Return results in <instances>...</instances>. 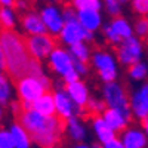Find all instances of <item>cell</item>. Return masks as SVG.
I'll return each instance as SVG.
<instances>
[{
  "instance_id": "6da1fadb",
  "label": "cell",
  "mask_w": 148,
  "mask_h": 148,
  "mask_svg": "<svg viewBox=\"0 0 148 148\" xmlns=\"http://www.w3.org/2000/svg\"><path fill=\"white\" fill-rule=\"evenodd\" d=\"M14 111L18 116V123L27 130L30 138L42 148H52L55 147L67 127L68 121L59 119L58 116L45 117L37 111L24 110L21 102L14 104Z\"/></svg>"
},
{
  "instance_id": "7a4b0ae2",
  "label": "cell",
  "mask_w": 148,
  "mask_h": 148,
  "mask_svg": "<svg viewBox=\"0 0 148 148\" xmlns=\"http://www.w3.org/2000/svg\"><path fill=\"white\" fill-rule=\"evenodd\" d=\"M0 42H2L5 56V70L9 74V77L15 83H18L21 79L30 74V67L34 59L28 53L25 37L14 30H2Z\"/></svg>"
},
{
  "instance_id": "3957f363",
  "label": "cell",
  "mask_w": 148,
  "mask_h": 148,
  "mask_svg": "<svg viewBox=\"0 0 148 148\" xmlns=\"http://www.w3.org/2000/svg\"><path fill=\"white\" fill-rule=\"evenodd\" d=\"M15 84H16L18 95L21 98V102H27V104H33L40 96L47 93L49 89H51V82H49V79L46 76L42 79L27 76Z\"/></svg>"
},
{
  "instance_id": "277c9868",
  "label": "cell",
  "mask_w": 148,
  "mask_h": 148,
  "mask_svg": "<svg viewBox=\"0 0 148 148\" xmlns=\"http://www.w3.org/2000/svg\"><path fill=\"white\" fill-rule=\"evenodd\" d=\"M25 45H27L28 53L31 55V58H34L39 62H40V59L51 56V53L58 47L55 37L51 34L28 36L25 37Z\"/></svg>"
},
{
  "instance_id": "5b68a950",
  "label": "cell",
  "mask_w": 148,
  "mask_h": 148,
  "mask_svg": "<svg viewBox=\"0 0 148 148\" xmlns=\"http://www.w3.org/2000/svg\"><path fill=\"white\" fill-rule=\"evenodd\" d=\"M104 98L105 102L117 111L125 116L127 119V121H130V102L126 90L121 88L117 83H108L104 88Z\"/></svg>"
},
{
  "instance_id": "8992f818",
  "label": "cell",
  "mask_w": 148,
  "mask_h": 148,
  "mask_svg": "<svg viewBox=\"0 0 148 148\" xmlns=\"http://www.w3.org/2000/svg\"><path fill=\"white\" fill-rule=\"evenodd\" d=\"M93 65L98 70L99 77L108 84V83H114L116 76H117V70L114 59L108 52L105 51H96L93 55Z\"/></svg>"
},
{
  "instance_id": "52a82bcc",
  "label": "cell",
  "mask_w": 148,
  "mask_h": 148,
  "mask_svg": "<svg viewBox=\"0 0 148 148\" xmlns=\"http://www.w3.org/2000/svg\"><path fill=\"white\" fill-rule=\"evenodd\" d=\"M117 56L119 61L125 65H135L139 62V58H141V43L130 37L127 40H123L121 45L117 47Z\"/></svg>"
},
{
  "instance_id": "ba28073f",
  "label": "cell",
  "mask_w": 148,
  "mask_h": 148,
  "mask_svg": "<svg viewBox=\"0 0 148 148\" xmlns=\"http://www.w3.org/2000/svg\"><path fill=\"white\" fill-rule=\"evenodd\" d=\"M61 39L64 43L73 46L76 43H82L83 40H90L92 33L84 30L79 21H73V22H65L62 31H61Z\"/></svg>"
},
{
  "instance_id": "9c48e42d",
  "label": "cell",
  "mask_w": 148,
  "mask_h": 148,
  "mask_svg": "<svg viewBox=\"0 0 148 148\" xmlns=\"http://www.w3.org/2000/svg\"><path fill=\"white\" fill-rule=\"evenodd\" d=\"M49 64H51V68L59 74H68L70 71L74 70V59L73 56H70L68 52H65L64 49L56 47L55 51L51 53L49 56Z\"/></svg>"
},
{
  "instance_id": "30bf717a",
  "label": "cell",
  "mask_w": 148,
  "mask_h": 148,
  "mask_svg": "<svg viewBox=\"0 0 148 148\" xmlns=\"http://www.w3.org/2000/svg\"><path fill=\"white\" fill-rule=\"evenodd\" d=\"M40 16L45 22V25L47 28V31L51 33L52 36L53 34H61L65 22H64V18L62 15L59 14V10L56 6H45L40 12Z\"/></svg>"
},
{
  "instance_id": "8fae6325",
  "label": "cell",
  "mask_w": 148,
  "mask_h": 148,
  "mask_svg": "<svg viewBox=\"0 0 148 148\" xmlns=\"http://www.w3.org/2000/svg\"><path fill=\"white\" fill-rule=\"evenodd\" d=\"M21 24H22L24 30L30 36H42V34H46V31H47L40 14H37L34 10L25 12L21 16Z\"/></svg>"
},
{
  "instance_id": "7c38bea8",
  "label": "cell",
  "mask_w": 148,
  "mask_h": 148,
  "mask_svg": "<svg viewBox=\"0 0 148 148\" xmlns=\"http://www.w3.org/2000/svg\"><path fill=\"white\" fill-rule=\"evenodd\" d=\"M55 107H56V116L59 119H62L68 121L70 119L74 117V105L71 101V98L65 90H58L55 95Z\"/></svg>"
},
{
  "instance_id": "4fadbf2b",
  "label": "cell",
  "mask_w": 148,
  "mask_h": 148,
  "mask_svg": "<svg viewBox=\"0 0 148 148\" xmlns=\"http://www.w3.org/2000/svg\"><path fill=\"white\" fill-rule=\"evenodd\" d=\"M130 107L135 116H138L142 120L148 119V83L142 86V89L138 93L133 95Z\"/></svg>"
},
{
  "instance_id": "5bb4252c",
  "label": "cell",
  "mask_w": 148,
  "mask_h": 148,
  "mask_svg": "<svg viewBox=\"0 0 148 148\" xmlns=\"http://www.w3.org/2000/svg\"><path fill=\"white\" fill-rule=\"evenodd\" d=\"M65 92L71 98V101L76 104L77 107H80V108L86 107V104H88V101H89V98H88V89H86V86L82 82L67 84L65 86Z\"/></svg>"
},
{
  "instance_id": "9a60e30c",
  "label": "cell",
  "mask_w": 148,
  "mask_h": 148,
  "mask_svg": "<svg viewBox=\"0 0 148 148\" xmlns=\"http://www.w3.org/2000/svg\"><path fill=\"white\" fill-rule=\"evenodd\" d=\"M33 110L37 111L39 114L45 117H53L56 113V107H55V96L52 93H45L40 96L37 101L33 102Z\"/></svg>"
},
{
  "instance_id": "2e32d148",
  "label": "cell",
  "mask_w": 148,
  "mask_h": 148,
  "mask_svg": "<svg viewBox=\"0 0 148 148\" xmlns=\"http://www.w3.org/2000/svg\"><path fill=\"white\" fill-rule=\"evenodd\" d=\"M121 139H123L121 142L125 145V148H145L147 145L145 135L136 129H129L126 132H123Z\"/></svg>"
},
{
  "instance_id": "e0dca14e",
  "label": "cell",
  "mask_w": 148,
  "mask_h": 148,
  "mask_svg": "<svg viewBox=\"0 0 148 148\" xmlns=\"http://www.w3.org/2000/svg\"><path fill=\"white\" fill-rule=\"evenodd\" d=\"M77 19L80 22V25L84 30H88L89 33L96 30L98 27L101 25V15H99V12H95V10L77 12Z\"/></svg>"
},
{
  "instance_id": "ac0fdd59",
  "label": "cell",
  "mask_w": 148,
  "mask_h": 148,
  "mask_svg": "<svg viewBox=\"0 0 148 148\" xmlns=\"http://www.w3.org/2000/svg\"><path fill=\"white\" fill-rule=\"evenodd\" d=\"M104 120L113 130H123L127 125V119L114 108H108L104 111Z\"/></svg>"
},
{
  "instance_id": "d6986e66",
  "label": "cell",
  "mask_w": 148,
  "mask_h": 148,
  "mask_svg": "<svg viewBox=\"0 0 148 148\" xmlns=\"http://www.w3.org/2000/svg\"><path fill=\"white\" fill-rule=\"evenodd\" d=\"M92 123H93V129H95V132H96V135H98V138H99L101 142L107 144V142H110L111 139H116L114 130L107 125L105 120H104L101 116L93 117V119H92Z\"/></svg>"
},
{
  "instance_id": "ffe728a7",
  "label": "cell",
  "mask_w": 148,
  "mask_h": 148,
  "mask_svg": "<svg viewBox=\"0 0 148 148\" xmlns=\"http://www.w3.org/2000/svg\"><path fill=\"white\" fill-rule=\"evenodd\" d=\"M10 133L15 141V148H30V135L18 121L12 125Z\"/></svg>"
},
{
  "instance_id": "44dd1931",
  "label": "cell",
  "mask_w": 148,
  "mask_h": 148,
  "mask_svg": "<svg viewBox=\"0 0 148 148\" xmlns=\"http://www.w3.org/2000/svg\"><path fill=\"white\" fill-rule=\"evenodd\" d=\"M110 27L113 28V31L120 37L121 40H127L132 37V28L130 25L127 24L126 19H123V18H114L113 22L110 24Z\"/></svg>"
},
{
  "instance_id": "7402d4cb",
  "label": "cell",
  "mask_w": 148,
  "mask_h": 148,
  "mask_svg": "<svg viewBox=\"0 0 148 148\" xmlns=\"http://www.w3.org/2000/svg\"><path fill=\"white\" fill-rule=\"evenodd\" d=\"M15 25V12L12 8H5L0 5V31L12 30Z\"/></svg>"
},
{
  "instance_id": "603a6c76",
  "label": "cell",
  "mask_w": 148,
  "mask_h": 148,
  "mask_svg": "<svg viewBox=\"0 0 148 148\" xmlns=\"http://www.w3.org/2000/svg\"><path fill=\"white\" fill-rule=\"evenodd\" d=\"M70 51H71L73 59L79 61V62H83V64H88V61H89V49L83 42L73 45L70 47Z\"/></svg>"
},
{
  "instance_id": "cb8c5ba5",
  "label": "cell",
  "mask_w": 148,
  "mask_h": 148,
  "mask_svg": "<svg viewBox=\"0 0 148 148\" xmlns=\"http://www.w3.org/2000/svg\"><path fill=\"white\" fill-rule=\"evenodd\" d=\"M67 129H68V133H70V136L73 139H76V141H83L84 139V127L80 125L76 117L68 120Z\"/></svg>"
},
{
  "instance_id": "d4e9b609",
  "label": "cell",
  "mask_w": 148,
  "mask_h": 148,
  "mask_svg": "<svg viewBox=\"0 0 148 148\" xmlns=\"http://www.w3.org/2000/svg\"><path fill=\"white\" fill-rule=\"evenodd\" d=\"M10 98V84L8 82V77L3 74V70L0 68V105L8 104Z\"/></svg>"
},
{
  "instance_id": "484cf974",
  "label": "cell",
  "mask_w": 148,
  "mask_h": 148,
  "mask_svg": "<svg viewBox=\"0 0 148 148\" xmlns=\"http://www.w3.org/2000/svg\"><path fill=\"white\" fill-rule=\"evenodd\" d=\"M73 6L79 9V12H82V10L98 12L101 9V2H98V0H77V2H73Z\"/></svg>"
},
{
  "instance_id": "4316f807",
  "label": "cell",
  "mask_w": 148,
  "mask_h": 148,
  "mask_svg": "<svg viewBox=\"0 0 148 148\" xmlns=\"http://www.w3.org/2000/svg\"><path fill=\"white\" fill-rule=\"evenodd\" d=\"M129 74H130V77L135 79V80H141L147 76V65L142 64V62H138V64H135L129 68Z\"/></svg>"
},
{
  "instance_id": "83f0119b",
  "label": "cell",
  "mask_w": 148,
  "mask_h": 148,
  "mask_svg": "<svg viewBox=\"0 0 148 148\" xmlns=\"http://www.w3.org/2000/svg\"><path fill=\"white\" fill-rule=\"evenodd\" d=\"M0 148H15V141L10 130H0Z\"/></svg>"
},
{
  "instance_id": "f1b7e54d",
  "label": "cell",
  "mask_w": 148,
  "mask_h": 148,
  "mask_svg": "<svg viewBox=\"0 0 148 148\" xmlns=\"http://www.w3.org/2000/svg\"><path fill=\"white\" fill-rule=\"evenodd\" d=\"M135 30H136V33L144 37V39H147L148 37V18H141L136 21V24H135Z\"/></svg>"
},
{
  "instance_id": "f546056e",
  "label": "cell",
  "mask_w": 148,
  "mask_h": 148,
  "mask_svg": "<svg viewBox=\"0 0 148 148\" xmlns=\"http://www.w3.org/2000/svg\"><path fill=\"white\" fill-rule=\"evenodd\" d=\"M120 6H121V3H120V2H116V0H108V2H105L107 10L110 12L111 15H114V16H117V18H119L120 12H121Z\"/></svg>"
},
{
  "instance_id": "4dcf8cb0",
  "label": "cell",
  "mask_w": 148,
  "mask_h": 148,
  "mask_svg": "<svg viewBox=\"0 0 148 148\" xmlns=\"http://www.w3.org/2000/svg\"><path fill=\"white\" fill-rule=\"evenodd\" d=\"M132 8L135 12H138V14H148V0H135L132 2Z\"/></svg>"
},
{
  "instance_id": "1f68e13d",
  "label": "cell",
  "mask_w": 148,
  "mask_h": 148,
  "mask_svg": "<svg viewBox=\"0 0 148 148\" xmlns=\"http://www.w3.org/2000/svg\"><path fill=\"white\" fill-rule=\"evenodd\" d=\"M105 37H107V39L111 42V43H113V45H119V43H121L123 40L120 39V37L113 31V28H111L110 25H107L105 27Z\"/></svg>"
},
{
  "instance_id": "d6a6232c",
  "label": "cell",
  "mask_w": 148,
  "mask_h": 148,
  "mask_svg": "<svg viewBox=\"0 0 148 148\" xmlns=\"http://www.w3.org/2000/svg\"><path fill=\"white\" fill-rule=\"evenodd\" d=\"M105 148H125V145H123V142L119 141V139H111L110 142L105 144Z\"/></svg>"
},
{
  "instance_id": "836d02e7",
  "label": "cell",
  "mask_w": 148,
  "mask_h": 148,
  "mask_svg": "<svg viewBox=\"0 0 148 148\" xmlns=\"http://www.w3.org/2000/svg\"><path fill=\"white\" fill-rule=\"evenodd\" d=\"M74 68H76V71L80 73V74H84L86 71H88V67H86V64L79 62V61H76V59H74Z\"/></svg>"
},
{
  "instance_id": "e575fe53",
  "label": "cell",
  "mask_w": 148,
  "mask_h": 148,
  "mask_svg": "<svg viewBox=\"0 0 148 148\" xmlns=\"http://www.w3.org/2000/svg\"><path fill=\"white\" fill-rule=\"evenodd\" d=\"M0 68L5 70V56H3V49H2V42H0Z\"/></svg>"
},
{
  "instance_id": "d590c367",
  "label": "cell",
  "mask_w": 148,
  "mask_h": 148,
  "mask_svg": "<svg viewBox=\"0 0 148 148\" xmlns=\"http://www.w3.org/2000/svg\"><path fill=\"white\" fill-rule=\"evenodd\" d=\"M142 125H144V127H145V132L148 133V119H145V120H142Z\"/></svg>"
},
{
  "instance_id": "8d00e7d4",
  "label": "cell",
  "mask_w": 148,
  "mask_h": 148,
  "mask_svg": "<svg viewBox=\"0 0 148 148\" xmlns=\"http://www.w3.org/2000/svg\"><path fill=\"white\" fill-rule=\"evenodd\" d=\"M76 148H88V145H83V144H80V145H77Z\"/></svg>"
},
{
  "instance_id": "74e56055",
  "label": "cell",
  "mask_w": 148,
  "mask_h": 148,
  "mask_svg": "<svg viewBox=\"0 0 148 148\" xmlns=\"http://www.w3.org/2000/svg\"><path fill=\"white\" fill-rule=\"evenodd\" d=\"M2 117H3V110H2V107H0V120H2Z\"/></svg>"
},
{
  "instance_id": "f35d334b",
  "label": "cell",
  "mask_w": 148,
  "mask_h": 148,
  "mask_svg": "<svg viewBox=\"0 0 148 148\" xmlns=\"http://www.w3.org/2000/svg\"><path fill=\"white\" fill-rule=\"evenodd\" d=\"M92 148H102V147H101V145H98V144H95V145H93Z\"/></svg>"
},
{
  "instance_id": "ab89813d",
  "label": "cell",
  "mask_w": 148,
  "mask_h": 148,
  "mask_svg": "<svg viewBox=\"0 0 148 148\" xmlns=\"http://www.w3.org/2000/svg\"><path fill=\"white\" fill-rule=\"evenodd\" d=\"M52 148H56V147H52Z\"/></svg>"
}]
</instances>
